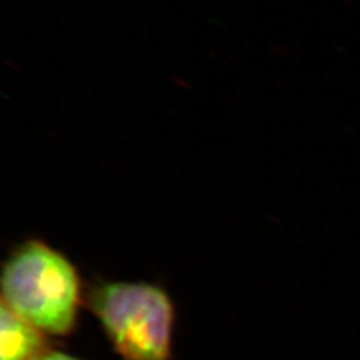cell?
<instances>
[{"mask_svg":"<svg viewBox=\"0 0 360 360\" xmlns=\"http://www.w3.org/2000/svg\"><path fill=\"white\" fill-rule=\"evenodd\" d=\"M4 303L49 336H68L77 328L80 281L72 263L38 240L20 245L1 274Z\"/></svg>","mask_w":360,"mask_h":360,"instance_id":"1","label":"cell"},{"mask_svg":"<svg viewBox=\"0 0 360 360\" xmlns=\"http://www.w3.org/2000/svg\"><path fill=\"white\" fill-rule=\"evenodd\" d=\"M34 360H82L77 358V356H72V355H68L65 352L62 351H55V349H49L46 351L44 354H41L40 356H38L37 359Z\"/></svg>","mask_w":360,"mask_h":360,"instance_id":"4","label":"cell"},{"mask_svg":"<svg viewBox=\"0 0 360 360\" xmlns=\"http://www.w3.org/2000/svg\"><path fill=\"white\" fill-rule=\"evenodd\" d=\"M49 349L47 335L1 303L0 360H34Z\"/></svg>","mask_w":360,"mask_h":360,"instance_id":"3","label":"cell"},{"mask_svg":"<svg viewBox=\"0 0 360 360\" xmlns=\"http://www.w3.org/2000/svg\"><path fill=\"white\" fill-rule=\"evenodd\" d=\"M87 303L120 360H174L175 309L154 284L94 285Z\"/></svg>","mask_w":360,"mask_h":360,"instance_id":"2","label":"cell"}]
</instances>
